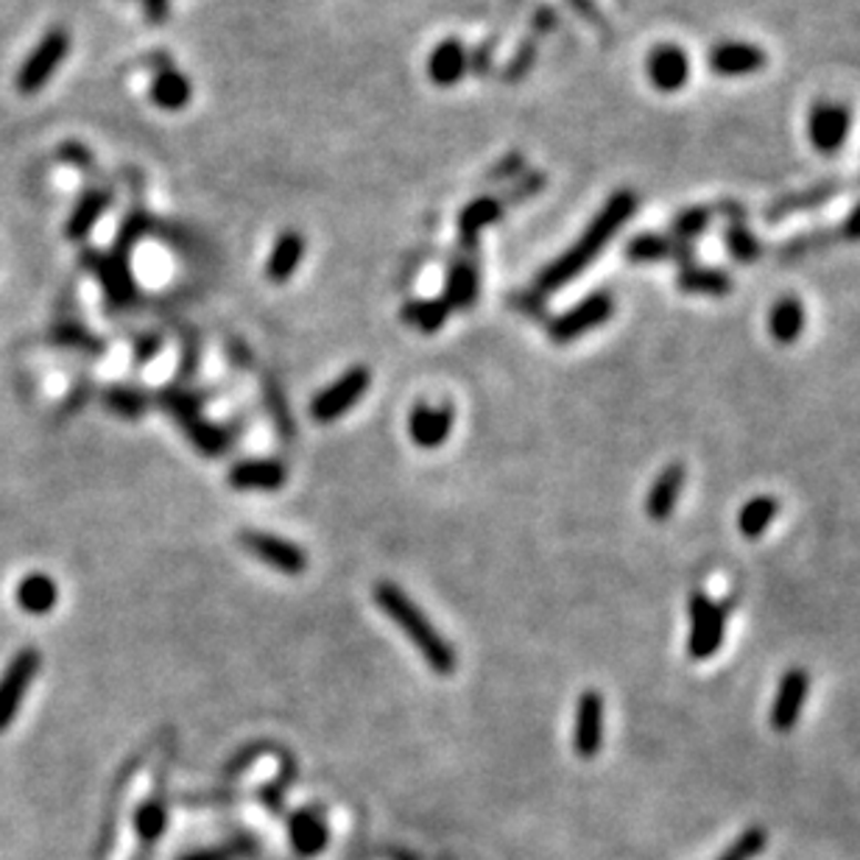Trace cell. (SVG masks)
I'll use <instances>...</instances> for the list:
<instances>
[{"mask_svg": "<svg viewBox=\"0 0 860 860\" xmlns=\"http://www.w3.org/2000/svg\"><path fill=\"white\" fill-rule=\"evenodd\" d=\"M553 25H556V12H553L551 7H540V12L531 20L534 34H547V31H553Z\"/></svg>", "mask_w": 860, "mask_h": 860, "instance_id": "7dc6e473", "label": "cell"}, {"mask_svg": "<svg viewBox=\"0 0 860 860\" xmlns=\"http://www.w3.org/2000/svg\"><path fill=\"white\" fill-rule=\"evenodd\" d=\"M777 512H779V503L777 498H771V494H757V498H751L749 503L738 512L740 534L749 536V540L762 536L768 531V525L774 523V518H777Z\"/></svg>", "mask_w": 860, "mask_h": 860, "instance_id": "4dcf8cb0", "label": "cell"}, {"mask_svg": "<svg viewBox=\"0 0 860 860\" xmlns=\"http://www.w3.org/2000/svg\"><path fill=\"white\" fill-rule=\"evenodd\" d=\"M157 349H160V338H143L137 349V361H149Z\"/></svg>", "mask_w": 860, "mask_h": 860, "instance_id": "f907efd6", "label": "cell"}, {"mask_svg": "<svg viewBox=\"0 0 860 860\" xmlns=\"http://www.w3.org/2000/svg\"><path fill=\"white\" fill-rule=\"evenodd\" d=\"M288 838H291V847L297 849L303 858H314L330 841V832H327L325 819H321L316 810H297L288 821Z\"/></svg>", "mask_w": 860, "mask_h": 860, "instance_id": "44dd1931", "label": "cell"}, {"mask_svg": "<svg viewBox=\"0 0 860 860\" xmlns=\"http://www.w3.org/2000/svg\"><path fill=\"white\" fill-rule=\"evenodd\" d=\"M84 266H88L90 272H95V277H99L101 285H104L106 299H110L115 308H126V305L134 303L137 288H134V279H132V272H129L126 257L101 255V252H84Z\"/></svg>", "mask_w": 860, "mask_h": 860, "instance_id": "7c38bea8", "label": "cell"}, {"mask_svg": "<svg viewBox=\"0 0 860 860\" xmlns=\"http://www.w3.org/2000/svg\"><path fill=\"white\" fill-rule=\"evenodd\" d=\"M628 263H687L693 260V246L685 240H676L674 235L639 233L626 244Z\"/></svg>", "mask_w": 860, "mask_h": 860, "instance_id": "2e32d148", "label": "cell"}, {"mask_svg": "<svg viewBox=\"0 0 860 860\" xmlns=\"http://www.w3.org/2000/svg\"><path fill=\"white\" fill-rule=\"evenodd\" d=\"M106 406L115 413H121V417H140L143 408H146V397L134 389H112L106 395Z\"/></svg>", "mask_w": 860, "mask_h": 860, "instance_id": "ab89813d", "label": "cell"}, {"mask_svg": "<svg viewBox=\"0 0 860 860\" xmlns=\"http://www.w3.org/2000/svg\"><path fill=\"white\" fill-rule=\"evenodd\" d=\"M570 9L579 14V18H584L587 23H593L595 29H606L610 31V23L604 20V14L598 12V7H595V0H567Z\"/></svg>", "mask_w": 860, "mask_h": 860, "instance_id": "7bdbcfd3", "label": "cell"}, {"mask_svg": "<svg viewBox=\"0 0 860 860\" xmlns=\"http://www.w3.org/2000/svg\"><path fill=\"white\" fill-rule=\"evenodd\" d=\"M14 601H18V606L25 615L42 617L57 606L59 587L45 573H31V576L20 579L18 590H14Z\"/></svg>", "mask_w": 860, "mask_h": 860, "instance_id": "603a6c76", "label": "cell"}, {"mask_svg": "<svg viewBox=\"0 0 860 860\" xmlns=\"http://www.w3.org/2000/svg\"><path fill=\"white\" fill-rule=\"evenodd\" d=\"M766 841H768L766 830H760V827H751V830H746L744 836H740L738 841H735L733 847H729L718 860H751V858H757L762 849H766Z\"/></svg>", "mask_w": 860, "mask_h": 860, "instance_id": "8d00e7d4", "label": "cell"}, {"mask_svg": "<svg viewBox=\"0 0 860 860\" xmlns=\"http://www.w3.org/2000/svg\"><path fill=\"white\" fill-rule=\"evenodd\" d=\"M768 330H771L774 341L794 344L805 330V308L797 297H782L771 308L768 316Z\"/></svg>", "mask_w": 860, "mask_h": 860, "instance_id": "83f0119b", "label": "cell"}, {"mask_svg": "<svg viewBox=\"0 0 860 860\" xmlns=\"http://www.w3.org/2000/svg\"><path fill=\"white\" fill-rule=\"evenodd\" d=\"M709 222H713V209L709 207H687L674 218L670 235H674L676 240H685V244H690V240H696L698 235L707 233Z\"/></svg>", "mask_w": 860, "mask_h": 860, "instance_id": "836d02e7", "label": "cell"}, {"mask_svg": "<svg viewBox=\"0 0 860 860\" xmlns=\"http://www.w3.org/2000/svg\"><path fill=\"white\" fill-rule=\"evenodd\" d=\"M285 467L279 461H240L229 472V487L240 492H274L285 483Z\"/></svg>", "mask_w": 860, "mask_h": 860, "instance_id": "ffe728a7", "label": "cell"}, {"mask_svg": "<svg viewBox=\"0 0 860 860\" xmlns=\"http://www.w3.org/2000/svg\"><path fill=\"white\" fill-rule=\"evenodd\" d=\"M709 70L724 79H740L751 76L757 70L768 64V57L762 48L751 45V42H721L715 45L707 57Z\"/></svg>", "mask_w": 860, "mask_h": 860, "instance_id": "5bb4252c", "label": "cell"}, {"mask_svg": "<svg viewBox=\"0 0 860 860\" xmlns=\"http://www.w3.org/2000/svg\"><path fill=\"white\" fill-rule=\"evenodd\" d=\"M59 157H62L64 163L76 165V168H90V163H93V154H90L82 143H64V146L59 149Z\"/></svg>", "mask_w": 860, "mask_h": 860, "instance_id": "ee69618b", "label": "cell"}, {"mask_svg": "<svg viewBox=\"0 0 860 860\" xmlns=\"http://www.w3.org/2000/svg\"><path fill=\"white\" fill-rule=\"evenodd\" d=\"M612 314H615V297H612L610 291H595L579 305H573L567 314L547 321V336L556 344L576 341V338L593 332L595 327L606 325V321L612 319Z\"/></svg>", "mask_w": 860, "mask_h": 860, "instance_id": "5b68a950", "label": "cell"}, {"mask_svg": "<svg viewBox=\"0 0 860 860\" xmlns=\"http://www.w3.org/2000/svg\"><path fill=\"white\" fill-rule=\"evenodd\" d=\"M453 408L450 406H417L411 411V419H408V430H411V439L417 448L433 450L442 448L448 442L450 430H453Z\"/></svg>", "mask_w": 860, "mask_h": 860, "instance_id": "e0dca14e", "label": "cell"}, {"mask_svg": "<svg viewBox=\"0 0 860 860\" xmlns=\"http://www.w3.org/2000/svg\"><path fill=\"white\" fill-rule=\"evenodd\" d=\"M810 693V676L808 670L791 668L785 670L782 679H779L777 696L771 704V727L777 733H791L799 721V713L805 707V698Z\"/></svg>", "mask_w": 860, "mask_h": 860, "instance_id": "8fae6325", "label": "cell"}, {"mask_svg": "<svg viewBox=\"0 0 860 860\" xmlns=\"http://www.w3.org/2000/svg\"><path fill=\"white\" fill-rule=\"evenodd\" d=\"M257 849V843L252 838H235V841L222 843V847H209V849H198V852L185 854L180 860H240L246 854H252Z\"/></svg>", "mask_w": 860, "mask_h": 860, "instance_id": "d590c367", "label": "cell"}, {"mask_svg": "<svg viewBox=\"0 0 860 860\" xmlns=\"http://www.w3.org/2000/svg\"><path fill=\"white\" fill-rule=\"evenodd\" d=\"M534 62H536V42L525 40L523 45H520V51L514 53L512 62H509L506 82H520V79L529 76V70L534 68Z\"/></svg>", "mask_w": 860, "mask_h": 860, "instance_id": "60d3db41", "label": "cell"}, {"mask_svg": "<svg viewBox=\"0 0 860 860\" xmlns=\"http://www.w3.org/2000/svg\"><path fill=\"white\" fill-rule=\"evenodd\" d=\"M645 73L659 93H676L690 79V62L679 45H657L645 59Z\"/></svg>", "mask_w": 860, "mask_h": 860, "instance_id": "9a60e30c", "label": "cell"}, {"mask_svg": "<svg viewBox=\"0 0 860 860\" xmlns=\"http://www.w3.org/2000/svg\"><path fill=\"white\" fill-rule=\"evenodd\" d=\"M724 634H727V606L715 604L704 593L690 595V637H687V654L696 663L715 657L721 652Z\"/></svg>", "mask_w": 860, "mask_h": 860, "instance_id": "3957f363", "label": "cell"}, {"mask_svg": "<svg viewBox=\"0 0 860 860\" xmlns=\"http://www.w3.org/2000/svg\"><path fill=\"white\" fill-rule=\"evenodd\" d=\"M303 257H305V238L299 233H294V229H288V233L279 235L277 244H274V249H272V255H268L266 277L272 279L274 285L288 283V279L297 274Z\"/></svg>", "mask_w": 860, "mask_h": 860, "instance_id": "7402d4cb", "label": "cell"}, {"mask_svg": "<svg viewBox=\"0 0 860 860\" xmlns=\"http://www.w3.org/2000/svg\"><path fill=\"white\" fill-rule=\"evenodd\" d=\"M369 380H372V375H369L367 367H352L349 372H344L341 378L332 380L325 391H319V395L314 397V402H310V417L321 424L341 419L355 402L367 395Z\"/></svg>", "mask_w": 860, "mask_h": 860, "instance_id": "52a82bcc", "label": "cell"}, {"mask_svg": "<svg viewBox=\"0 0 860 860\" xmlns=\"http://www.w3.org/2000/svg\"><path fill=\"white\" fill-rule=\"evenodd\" d=\"M143 12L149 23H165L168 20V0H143Z\"/></svg>", "mask_w": 860, "mask_h": 860, "instance_id": "bcb514c9", "label": "cell"}, {"mask_svg": "<svg viewBox=\"0 0 860 860\" xmlns=\"http://www.w3.org/2000/svg\"><path fill=\"white\" fill-rule=\"evenodd\" d=\"M453 314L450 305L444 299H413L406 308L400 310L402 321L411 327H417L419 332H437L442 330L448 316Z\"/></svg>", "mask_w": 860, "mask_h": 860, "instance_id": "1f68e13d", "label": "cell"}, {"mask_svg": "<svg viewBox=\"0 0 860 860\" xmlns=\"http://www.w3.org/2000/svg\"><path fill=\"white\" fill-rule=\"evenodd\" d=\"M679 291L698 294V297H727L733 291V277L724 268L685 266L676 277Z\"/></svg>", "mask_w": 860, "mask_h": 860, "instance_id": "d4e9b609", "label": "cell"}, {"mask_svg": "<svg viewBox=\"0 0 860 860\" xmlns=\"http://www.w3.org/2000/svg\"><path fill=\"white\" fill-rule=\"evenodd\" d=\"M841 235L847 240H860V204L847 215V222H843Z\"/></svg>", "mask_w": 860, "mask_h": 860, "instance_id": "681fc988", "label": "cell"}, {"mask_svg": "<svg viewBox=\"0 0 860 860\" xmlns=\"http://www.w3.org/2000/svg\"><path fill=\"white\" fill-rule=\"evenodd\" d=\"M240 545L244 551H249L252 556L260 559L268 567L279 570L285 576H299L308 570V553L303 551L294 542L283 540V536L263 534V531H244L240 534Z\"/></svg>", "mask_w": 860, "mask_h": 860, "instance_id": "9c48e42d", "label": "cell"}, {"mask_svg": "<svg viewBox=\"0 0 860 860\" xmlns=\"http://www.w3.org/2000/svg\"><path fill=\"white\" fill-rule=\"evenodd\" d=\"M40 652L37 648H23V652L14 654L12 663L7 665V670L0 676V733H7L12 727L25 693L31 690L37 674H40Z\"/></svg>", "mask_w": 860, "mask_h": 860, "instance_id": "8992f818", "label": "cell"}, {"mask_svg": "<svg viewBox=\"0 0 860 860\" xmlns=\"http://www.w3.org/2000/svg\"><path fill=\"white\" fill-rule=\"evenodd\" d=\"M444 303L450 310L472 308L478 299V272L472 263H455L448 274V291H444Z\"/></svg>", "mask_w": 860, "mask_h": 860, "instance_id": "f546056e", "label": "cell"}, {"mask_svg": "<svg viewBox=\"0 0 860 860\" xmlns=\"http://www.w3.org/2000/svg\"><path fill=\"white\" fill-rule=\"evenodd\" d=\"M70 34L64 29H51L40 42H37L34 51L29 53L23 64L18 70V90L23 95H34L45 88L53 79V73L59 70V64L64 62V57L70 53Z\"/></svg>", "mask_w": 860, "mask_h": 860, "instance_id": "277c9868", "label": "cell"}, {"mask_svg": "<svg viewBox=\"0 0 860 860\" xmlns=\"http://www.w3.org/2000/svg\"><path fill=\"white\" fill-rule=\"evenodd\" d=\"M637 213V196L632 191H615L606 198L604 207L598 209L590 227L584 229L582 238L570 246L564 255H559L551 266H545L536 277V294H553L579 277L584 268L595 263V257L615 240L623 224H628Z\"/></svg>", "mask_w": 860, "mask_h": 860, "instance_id": "6da1fadb", "label": "cell"}, {"mask_svg": "<svg viewBox=\"0 0 860 860\" xmlns=\"http://www.w3.org/2000/svg\"><path fill=\"white\" fill-rule=\"evenodd\" d=\"M112 193L110 191H90L82 202L76 204V209L70 213L68 224H64V235L68 240H84L93 233L95 224L101 222V215L110 209Z\"/></svg>", "mask_w": 860, "mask_h": 860, "instance_id": "4316f807", "label": "cell"}, {"mask_svg": "<svg viewBox=\"0 0 860 860\" xmlns=\"http://www.w3.org/2000/svg\"><path fill=\"white\" fill-rule=\"evenodd\" d=\"M604 744V698L598 690H584L576 704V727H573V749L590 760Z\"/></svg>", "mask_w": 860, "mask_h": 860, "instance_id": "4fadbf2b", "label": "cell"}, {"mask_svg": "<svg viewBox=\"0 0 860 860\" xmlns=\"http://www.w3.org/2000/svg\"><path fill=\"white\" fill-rule=\"evenodd\" d=\"M836 193H838L836 185H816V187H808V191H802V193H788V196L777 198V202L768 207L766 218L768 222H782V218H788V215H797V213H805V209L821 207V204L830 202Z\"/></svg>", "mask_w": 860, "mask_h": 860, "instance_id": "f1b7e54d", "label": "cell"}, {"mask_svg": "<svg viewBox=\"0 0 860 860\" xmlns=\"http://www.w3.org/2000/svg\"><path fill=\"white\" fill-rule=\"evenodd\" d=\"M467 68H470V57H467L464 42L450 37V40L439 42L430 53L428 79L437 88H455L467 76Z\"/></svg>", "mask_w": 860, "mask_h": 860, "instance_id": "ac0fdd59", "label": "cell"}, {"mask_svg": "<svg viewBox=\"0 0 860 860\" xmlns=\"http://www.w3.org/2000/svg\"><path fill=\"white\" fill-rule=\"evenodd\" d=\"M165 821H168V813H165V805L160 799L146 802L134 816V827H137L143 841H157L165 830Z\"/></svg>", "mask_w": 860, "mask_h": 860, "instance_id": "e575fe53", "label": "cell"}, {"mask_svg": "<svg viewBox=\"0 0 860 860\" xmlns=\"http://www.w3.org/2000/svg\"><path fill=\"white\" fill-rule=\"evenodd\" d=\"M53 341H57L59 347L84 349V352H101L99 338H93L88 330H84V327L73 325V321H64V325H59L57 330H53Z\"/></svg>", "mask_w": 860, "mask_h": 860, "instance_id": "74e56055", "label": "cell"}, {"mask_svg": "<svg viewBox=\"0 0 860 860\" xmlns=\"http://www.w3.org/2000/svg\"><path fill=\"white\" fill-rule=\"evenodd\" d=\"M682 489H685V467L670 464L665 467L657 475V481L652 483L648 494H645V514L657 523L668 520L676 512V503L682 498Z\"/></svg>", "mask_w": 860, "mask_h": 860, "instance_id": "d6986e66", "label": "cell"}, {"mask_svg": "<svg viewBox=\"0 0 860 860\" xmlns=\"http://www.w3.org/2000/svg\"><path fill=\"white\" fill-rule=\"evenodd\" d=\"M849 129H852V115L841 104H816L808 117L810 143L819 154H838L847 143Z\"/></svg>", "mask_w": 860, "mask_h": 860, "instance_id": "30bf717a", "label": "cell"}, {"mask_svg": "<svg viewBox=\"0 0 860 860\" xmlns=\"http://www.w3.org/2000/svg\"><path fill=\"white\" fill-rule=\"evenodd\" d=\"M503 218V202L494 196H481L475 202L467 204L459 215V233H461V244L472 246L481 235V229L492 227Z\"/></svg>", "mask_w": 860, "mask_h": 860, "instance_id": "484cf974", "label": "cell"}, {"mask_svg": "<svg viewBox=\"0 0 860 860\" xmlns=\"http://www.w3.org/2000/svg\"><path fill=\"white\" fill-rule=\"evenodd\" d=\"M149 95H152V104L160 106V110L180 112L191 104L193 88L191 82H187L185 73H180V70L174 68H163L154 73V82H152V90H149Z\"/></svg>", "mask_w": 860, "mask_h": 860, "instance_id": "cb8c5ba5", "label": "cell"}, {"mask_svg": "<svg viewBox=\"0 0 860 860\" xmlns=\"http://www.w3.org/2000/svg\"><path fill=\"white\" fill-rule=\"evenodd\" d=\"M542 185H545V174H531L529 176V180H525V182H520V191H514V202H523V198H529V196H534V193H540L542 191Z\"/></svg>", "mask_w": 860, "mask_h": 860, "instance_id": "c3c4849f", "label": "cell"}, {"mask_svg": "<svg viewBox=\"0 0 860 860\" xmlns=\"http://www.w3.org/2000/svg\"><path fill=\"white\" fill-rule=\"evenodd\" d=\"M375 604L383 610V615L411 639V645L422 654L424 663L437 670L439 676H450L455 670V648L437 632V626L424 617V612L402 593L397 584L380 582L375 584Z\"/></svg>", "mask_w": 860, "mask_h": 860, "instance_id": "7a4b0ae2", "label": "cell"}, {"mask_svg": "<svg viewBox=\"0 0 860 860\" xmlns=\"http://www.w3.org/2000/svg\"><path fill=\"white\" fill-rule=\"evenodd\" d=\"M727 249L738 263H757L762 257V244L744 222H733L727 227Z\"/></svg>", "mask_w": 860, "mask_h": 860, "instance_id": "d6a6232c", "label": "cell"}, {"mask_svg": "<svg viewBox=\"0 0 860 860\" xmlns=\"http://www.w3.org/2000/svg\"><path fill=\"white\" fill-rule=\"evenodd\" d=\"M146 233H149V218H146V215H143V213H132L126 218V222H123L121 233H117L115 252H112V255L129 257V252L134 249V244H137V240L143 238V235H146Z\"/></svg>", "mask_w": 860, "mask_h": 860, "instance_id": "f35d334b", "label": "cell"}, {"mask_svg": "<svg viewBox=\"0 0 860 860\" xmlns=\"http://www.w3.org/2000/svg\"><path fill=\"white\" fill-rule=\"evenodd\" d=\"M163 406L168 408L171 417L185 428V437L196 444L202 453L207 455H218L229 448V437L224 433L222 428H215V424L204 422L198 417V406L193 397H187L185 391H165L163 395Z\"/></svg>", "mask_w": 860, "mask_h": 860, "instance_id": "ba28073f", "label": "cell"}, {"mask_svg": "<svg viewBox=\"0 0 860 860\" xmlns=\"http://www.w3.org/2000/svg\"><path fill=\"white\" fill-rule=\"evenodd\" d=\"M819 244H825V235H821V233L802 235V238L791 240V244H785L782 249H779V257H782V260H794V257L808 255V252L813 249V246H819Z\"/></svg>", "mask_w": 860, "mask_h": 860, "instance_id": "b9f144b4", "label": "cell"}, {"mask_svg": "<svg viewBox=\"0 0 860 860\" xmlns=\"http://www.w3.org/2000/svg\"><path fill=\"white\" fill-rule=\"evenodd\" d=\"M520 171H523V157H520V154H512V157H506V160H503V163L494 165V168L489 171L487 180H489V182L512 180V176H518Z\"/></svg>", "mask_w": 860, "mask_h": 860, "instance_id": "f6af8a7d", "label": "cell"}]
</instances>
